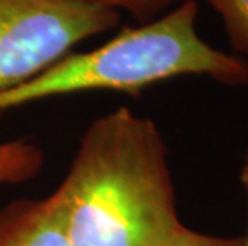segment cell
<instances>
[{"label": "cell", "mask_w": 248, "mask_h": 246, "mask_svg": "<svg viewBox=\"0 0 248 246\" xmlns=\"http://www.w3.org/2000/svg\"><path fill=\"white\" fill-rule=\"evenodd\" d=\"M55 193L71 246H160L183 226L165 141L128 107L87 128Z\"/></svg>", "instance_id": "cell-1"}, {"label": "cell", "mask_w": 248, "mask_h": 246, "mask_svg": "<svg viewBox=\"0 0 248 246\" xmlns=\"http://www.w3.org/2000/svg\"><path fill=\"white\" fill-rule=\"evenodd\" d=\"M199 3L187 0L140 28H125L104 45L69 53L15 90L0 95V112L45 98L83 91L138 95L183 75H205L231 87L248 85V59L224 53L200 37Z\"/></svg>", "instance_id": "cell-2"}, {"label": "cell", "mask_w": 248, "mask_h": 246, "mask_svg": "<svg viewBox=\"0 0 248 246\" xmlns=\"http://www.w3.org/2000/svg\"><path fill=\"white\" fill-rule=\"evenodd\" d=\"M119 21L120 13L78 0H0V95Z\"/></svg>", "instance_id": "cell-3"}, {"label": "cell", "mask_w": 248, "mask_h": 246, "mask_svg": "<svg viewBox=\"0 0 248 246\" xmlns=\"http://www.w3.org/2000/svg\"><path fill=\"white\" fill-rule=\"evenodd\" d=\"M0 246H71L56 193L5 206L0 211Z\"/></svg>", "instance_id": "cell-4"}, {"label": "cell", "mask_w": 248, "mask_h": 246, "mask_svg": "<svg viewBox=\"0 0 248 246\" xmlns=\"http://www.w3.org/2000/svg\"><path fill=\"white\" fill-rule=\"evenodd\" d=\"M44 163L39 145L26 139L0 144V184H19L37 174Z\"/></svg>", "instance_id": "cell-5"}, {"label": "cell", "mask_w": 248, "mask_h": 246, "mask_svg": "<svg viewBox=\"0 0 248 246\" xmlns=\"http://www.w3.org/2000/svg\"><path fill=\"white\" fill-rule=\"evenodd\" d=\"M219 14L229 43L237 53L248 55V0H205Z\"/></svg>", "instance_id": "cell-6"}, {"label": "cell", "mask_w": 248, "mask_h": 246, "mask_svg": "<svg viewBox=\"0 0 248 246\" xmlns=\"http://www.w3.org/2000/svg\"><path fill=\"white\" fill-rule=\"evenodd\" d=\"M78 2L94 5V7L106 8L117 13L119 10H126L135 18L147 19L151 14L159 13L170 5H179L183 2H187V0H78Z\"/></svg>", "instance_id": "cell-7"}, {"label": "cell", "mask_w": 248, "mask_h": 246, "mask_svg": "<svg viewBox=\"0 0 248 246\" xmlns=\"http://www.w3.org/2000/svg\"><path fill=\"white\" fill-rule=\"evenodd\" d=\"M160 246H244V237H216L181 226Z\"/></svg>", "instance_id": "cell-8"}, {"label": "cell", "mask_w": 248, "mask_h": 246, "mask_svg": "<svg viewBox=\"0 0 248 246\" xmlns=\"http://www.w3.org/2000/svg\"><path fill=\"white\" fill-rule=\"evenodd\" d=\"M242 182H244V187L248 190V152L245 155V161H244V168H242ZM244 246H248V235L244 237Z\"/></svg>", "instance_id": "cell-9"}]
</instances>
